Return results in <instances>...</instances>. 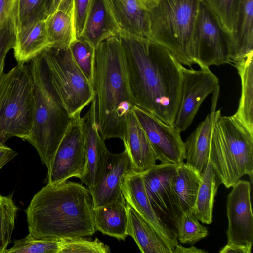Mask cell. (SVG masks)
Listing matches in <instances>:
<instances>
[{"label": "cell", "instance_id": "44", "mask_svg": "<svg viewBox=\"0 0 253 253\" xmlns=\"http://www.w3.org/2000/svg\"><path fill=\"white\" fill-rule=\"evenodd\" d=\"M159 0H141L148 9L156 4Z\"/></svg>", "mask_w": 253, "mask_h": 253}, {"label": "cell", "instance_id": "24", "mask_svg": "<svg viewBox=\"0 0 253 253\" xmlns=\"http://www.w3.org/2000/svg\"><path fill=\"white\" fill-rule=\"evenodd\" d=\"M127 234L135 241L143 253H171L164 241L128 204Z\"/></svg>", "mask_w": 253, "mask_h": 253}, {"label": "cell", "instance_id": "8", "mask_svg": "<svg viewBox=\"0 0 253 253\" xmlns=\"http://www.w3.org/2000/svg\"><path fill=\"white\" fill-rule=\"evenodd\" d=\"M42 55L51 84L70 118L95 97L93 84L80 70L69 46H51Z\"/></svg>", "mask_w": 253, "mask_h": 253}, {"label": "cell", "instance_id": "4", "mask_svg": "<svg viewBox=\"0 0 253 253\" xmlns=\"http://www.w3.org/2000/svg\"><path fill=\"white\" fill-rule=\"evenodd\" d=\"M30 62L34 106L31 133L27 141L48 168L71 118L51 84L42 53Z\"/></svg>", "mask_w": 253, "mask_h": 253}, {"label": "cell", "instance_id": "5", "mask_svg": "<svg viewBox=\"0 0 253 253\" xmlns=\"http://www.w3.org/2000/svg\"><path fill=\"white\" fill-rule=\"evenodd\" d=\"M209 161L218 183L232 187L244 175L253 181V134L233 115L222 116L211 134Z\"/></svg>", "mask_w": 253, "mask_h": 253}, {"label": "cell", "instance_id": "21", "mask_svg": "<svg viewBox=\"0 0 253 253\" xmlns=\"http://www.w3.org/2000/svg\"><path fill=\"white\" fill-rule=\"evenodd\" d=\"M51 47L45 19L21 27L15 34L14 56L17 63L25 64Z\"/></svg>", "mask_w": 253, "mask_h": 253}, {"label": "cell", "instance_id": "11", "mask_svg": "<svg viewBox=\"0 0 253 253\" xmlns=\"http://www.w3.org/2000/svg\"><path fill=\"white\" fill-rule=\"evenodd\" d=\"M177 166L161 163L142 172L146 192L154 211L176 233L177 220L181 213L173 186Z\"/></svg>", "mask_w": 253, "mask_h": 253}, {"label": "cell", "instance_id": "27", "mask_svg": "<svg viewBox=\"0 0 253 253\" xmlns=\"http://www.w3.org/2000/svg\"><path fill=\"white\" fill-rule=\"evenodd\" d=\"M202 179V174L185 163L178 165L173 186L181 212H193Z\"/></svg>", "mask_w": 253, "mask_h": 253}, {"label": "cell", "instance_id": "16", "mask_svg": "<svg viewBox=\"0 0 253 253\" xmlns=\"http://www.w3.org/2000/svg\"><path fill=\"white\" fill-rule=\"evenodd\" d=\"M121 189L126 203L156 231L173 253L179 243L176 233L168 227L154 211L146 192L142 172L130 169L124 176Z\"/></svg>", "mask_w": 253, "mask_h": 253}, {"label": "cell", "instance_id": "13", "mask_svg": "<svg viewBox=\"0 0 253 253\" xmlns=\"http://www.w3.org/2000/svg\"><path fill=\"white\" fill-rule=\"evenodd\" d=\"M132 110L151 146L162 163L179 165L186 159L185 142L180 132L169 125L134 106Z\"/></svg>", "mask_w": 253, "mask_h": 253}, {"label": "cell", "instance_id": "35", "mask_svg": "<svg viewBox=\"0 0 253 253\" xmlns=\"http://www.w3.org/2000/svg\"><path fill=\"white\" fill-rule=\"evenodd\" d=\"M48 5L49 0H19L18 30L32 22L45 19L48 16Z\"/></svg>", "mask_w": 253, "mask_h": 253}, {"label": "cell", "instance_id": "34", "mask_svg": "<svg viewBox=\"0 0 253 253\" xmlns=\"http://www.w3.org/2000/svg\"><path fill=\"white\" fill-rule=\"evenodd\" d=\"M203 0L232 35L237 22L241 0Z\"/></svg>", "mask_w": 253, "mask_h": 253}, {"label": "cell", "instance_id": "32", "mask_svg": "<svg viewBox=\"0 0 253 253\" xmlns=\"http://www.w3.org/2000/svg\"><path fill=\"white\" fill-rule=\"evenodd\" d=\"M17 210L11 196L0 193V253H4L11 242Z\"/></svg>", "mask_w": 253, "mask_h": 253}, {"label": "cell", "instance_id": "18", "mask_svg": "<svg viewBox=\"0 0 253 253\" xmlns=\"http://www.w3.org/2000/svg\"><path fill=\"white\" fill-rule=\"evenodd\" d=\"M96 99L94 98L89 109L82 118L86 162L84 171L79 178L88 189L96 184L103 153L107 148L101 138L97 123Z\"/></svg>", "mask_w": 253, "mask_h": 253}, {"label": "cell", "instance_id": "23", "mask_svg": "<svg viewBox=\"0 0 253 253\" xmlns=\"http://www.w3.org/2000/svg\"><path fill=\"white\" fill-rule=\"evenodd\" d=\"M93 216L96 230L120 241L128 236L126 203L115 201L94 208Z\"/></svg>", "mask_w": 253, "mask_h": 253}, {"label": "cell", "instance_id": "7", "mask_svg": "<svg viewBox=\"0 0 253 253\" xmlns=\"http://www.w3.org/2000/svg\"><path fill=\"white\" fill-rule=\"evenodd\" d=\"M34 106V86L28 66L17 63L0 81V144L13 137L28 141Z\"/></svg>", "mask_w": 253, "mask_h": 253}, {"label": "cell", "instance_id": "12", "mask_svg": "<svg viewBox=\"0 0 253 253\" xmlns=\"http://www.w3.org/2000/svg\"><path fill=\"white\" fill-rule=\"evenodd\" d=\"M182 84L180 104L173 126L180 132L190 126L206 97L219 86V80L209 68L199 70L182 67Z\"/></svg>", "mask_w": 253, "mask_h": 253}, {"label": "cell", "instance_id": "15", "mask_svg": "<svg viewBox=\"0 0 253 253\" xmlns=\"http://www.w3.org/2000/svg\"><path fill=\"white\" fill-rule=\"evenodd\" d=\"M131 169L126 149L120 153H111L107 148L105 150L96 184L88 189L94 208L115 201L126 203L121 187L125 174Z\"/></svg>", "mask_w": 253, "mask_h": 253}, {"label": "cell", "instance_id": "10", "mask_svg": "<svg viewBox=\"0 0 253 253\" xmlns=\"http://www.w3.org/2000/svg\"><path fill=\"white\" fill-rule=\"evenodd\" d=\"M81 114L71 118L69 126L51 162L47 184H58L82 176L86 162Z\"/></svg>", "mask_w": 253, "mask_h": 253}, {"label": "cell", "instance_id": "36", "mask_svg": "<svg viewBox=\"0 0 253 253\" xmlns=\"http://www.w3.org/2000/svg\"><path fill=\"white\" fill-rule=\"evenodd\" d=\"M59 253H109L110 249L98 238L90 240L84 237L61 239Z\"/></svg>", "mask_w": 253, "mask_h": 253}, {"label": "cell", "instance_id": "22", "mask_svg": "<svg viewBox=\"0 0 253 253\" xmlns=\"http://www.w3.org/2000/svg\"><path fill=\"white\" fill-rule=\"evenodd\" d=\"M119 32L107 0H91L81 36L95 48L104 40Z\"/></svg>", "mask_w": 253, "mask_h": 253}, {"label": "cell", "instance_id": "2", "mask_svg": "<svg viewBox=\"0 0 253 253\" xmlns=\"http://www.w3.org/2000/svg\"><path fill=\"white\" fill-rule=\"evenodd\" d=\"M93 204L88 189L71 181L47 184L25 211L29 234L36 239H66L93 235Z\"/></svg>", "mask_w": 253, "mask_h": 253}, {"label": "cell", "instance_id": "31", "mask_svg": "<svg viewBox=\"0 0 253 253\" xmlns=\"http://www.w3.org/2000/svg\"><path fill=\"white\" fill-rule=\"evenodd\" d=\"M69 47L76 64L93 84L95 47L82 36L75 39Z\"/></svg>", "mask_w": 253, "mask_h": 253}, {"label": "cell", "instance_id": "20", "mask_svg": "<svg viewBox=\"0 0 253 253\" xmlns=\"http://www.w3.org/2000/svg\"><path fill=\"white\" fill-rule=\"evenodd\" d=\"M123 143L133 169L144 172L156 164L157 157L132 109L128 115Z\"/></svg>", "mask_w": 253, "mask_h": 253}, {"label": "cell", "instance_id": "39", "mask_svg": "<svg viewBox=\"0 0 253 253\" xmlns=\"http://www.w3.org/2000/svg\"><path fill=\"white\" fill-rule=\"evenodd\" d=\"M91 0H73V17L76 38L83 33Z\"/></svg>", "mask_w": 253, "mask_h": 253}, {"label": "cell", "instance_id": "40", "mask_svg": "<svg viewBox=\"0 0 253 253\" xmlns=\"http://www.w3.org/2000/svg\"><path fill=\"white\" fill-rule=\"evenodd\" d=\"M73 0H50L48 15L56 10H61L73 15Z\"/></svg>", "mask_w": 253, "mask_h": 253}, {"label": "cell", "instance_id": "3", "mask_svg": "<svg viewBox=\"0 0 253 253\" xmlns=\"http://www.w3.org/2000/svg\"><path fill=\"white\" fill-rule=\"evenodd\" d=\"M93 86L101 138L104 141L119 138L123 142L128 114L135 105L118 34L108 37L95 48Z\"/></svg>", "mask_w": 253, "mask_h": 253}, {"label": "cell", "instance_id": "26", "mask_svg": "<svg viewBox=\"0 0 253 253\" xmlns=\"http://www.w3.org/2000/svg\"><path fill=\"white\" fill-rule=\"evenodd\" d=\"M253 0H241L238 18L232 35V62L253 53Z\"/></svg>", "mask_w": 253, "mask_h": 253}, {"label": "cell", "instance_id": "28", "mask_svg": "<svg viewBox=\"0 0 253 253\" xmlns=\"http://www.w3.org/2000/svg\"><path fill=\"white\" fill-rule=\"evenodd\" d=\"M202 177L193 213L202 223L210 224L212 221L214 197L220 184L209 161Z\"/></svg>", "mask_w": 253, "mask_h": 253}, {"label": "cell", "instance_id": "45", "mask_svg": "<svg viewBox=\"0 0 253 253\" xmlns=\"http://www.w3.org/2000/svg\"><path fill=\"white\" fill-rule=\"evenodd\" d=\"M49 1H50V0H49Z\"/></svg>", "mask_w": 253, "mask_h": 253}, {"label": "cell", "instance_id": "17", "mask_svg": "<svg viewBox=\"0 0 253 253\" xmlns=\"http://www.w3.org/2000/svg\"><path fill=\"white\" fill-rule=\"evenodd\" d=\"M219 92V88L213 93L210 112L185 142V163L201 174L209 162L212 132L221 116V110H216Z\"/></svg>", "mask_w": 253, "mask_h": 253}, {"label": "cell", "instance_id": "19", "mask_svg": "<svg viewBox=\"0 0 253 253\" xmlns=\"http://www.w3.org/2000/svg\"><path fill=\"white\" fill-rule=\"evenodd\" d=\"M120 32L150 39L148 9L141 0H107Z\"/></svg>", "mask_w": 253, "mask_h": 253}, {"label": "cell", "instance_id": "41", "mask_svg": "<svg viewBox=\"0 0 253 253\" xmlns=\"http://www.w3.org/2000/svg\"><path fill=\"white\" fill-rule=\"evenodd\" d=\"M17 155V153L4 144H0V169Z\"/></svg>", "mask_w": 253, "mask_h": 253}, {"label": "cell", "instance_id": "14", "mask_svg": "<svg viewBox=\"0 0 253 253\" xmlns=\"http://www.w3.org/2000/svg\"><path fill=\"white\" fill-rule=\"evenodd\" d=\"M227 196V244L251 249L253 242V215L250 182L239 180Z\"/></svg>", "mask_w": 253, "mask_h": 253}, {"label": "cell", "instance_id": "38", "mask_svg": "<svg viewBox=\"0 0 253 253\" xmlns=\"http://www.w3.org/2000/svg\"><path fill=\"white\" fill-rule=\"evenodd\" d=\"M16 33V29L11 26L0 30V81L4 74L6 56L8 52L13 48Z\"/></svg>", "mask_w": 253, "mask_h": 253}, {"label": "cell", "instance_id": "43", "mask_svg": "<svg viewBox=\"0 0 253 253\" xmlns=\"http://www.w3.org/2000/svg\"><path fill=\"white\" fill-rule=\"evenodd\" d=\"M207 252L203 249L198 248L195 246L185 247L179 243L176 245L173 253H205Z\"/></svg>", "mask_w": 253, "mask_h": 253}, {"label": "cell", "instance_id": "33", "mask_svg": "<svg viewBox=\"0 0 253 253\" xmlns=\"http://www.w3.org/2000/svg\"><path fill=\"white\" fill-rule=\"evenodd\" d=\"M61 247V239H36L28 235L15 240L4 253H59Z\"/></svg>", "mask_w": 253, "mask_h": 253}, {"label": "cell", "instance_id": "37", "mask_svg": "<svg viewBox=\"0 0 253 253\" xmlns=\"http://www.w3.org/2000/svg\"><path fill=\"white\" fill-rule=\"evenodd\" d=\"M19 0H0V30L11 26L16 33L18 30V5Z\"/></svg>", "mask_w": 253, "mask_h": 253}, {"label": "cell", "instance_id": "9", "mask_svg": "<svg viewBox=\"0 0 253 253\" xmlns=\"http://www.w3.org/2000/svg\"><path fill=\"white\" fill-rule=\"evenodd\" d=\"M193 46L195 63L200 68L232 62V35L203 0L195 22Z\"/></svg>", "mask_w": 253, "mask_h": 253}, {"label": "cell", "instance_id": "30", "mask_svg": "<svg viewBox=\"0 0 253 253\" xmlns=\"http://www.w3.org/2000/svg\"><path fill=\"white\" fill-rule=\"evenodd\" d=\"M208 234L207 228L200 223L192 212H181L176 222V235L179 243L194 245Z\"/></svg>", "mask_w": 253, "mask_h": 253}, {"label": "cell", "instance_id": "29", "mask_svg": "<svg viewBox=\"0 0 253 253\" xmlns=\"http://www.w3.org/2000/svg\"><path fill=\"white\" fill-rule=\"evenodd\" d=\"M48 41L51 46H69L76 39L73 15L56 10L45 19Z\"/></svg>", "mask_w": 253, "mask_h": 253}, {"label": "cell", "instance_id": "1", "mask_svg": "<svg viewBox=\"0 0 253 253\" xmlns=\"http://www.w3.org/2000/svg\"><path fill=\"white\" fill-rule=\"evenodd\" d=\"M118 35L135 105L173 126L181 99L183 65L150 39L121 32Z\"/></svg>", "mask_w": 253, "mask_h": 253}, {"label": "cell", "instance_id": "42", "mask_svg": "<svg viewBox=\"0 0 253 253\" xmlns=\"http://www.w3.org/2000/svg\"><path fill=\"white\" fill-rule=\"evenodd\" d=\"M251 249L247 248L226 244L219 252L220 253H251Z\"/></svg>", "mask_w": 253, "mask_h": 253}, {"label": "cell", "instance_id": "6", "mask_svg": "<svg viewBox=\"0 0 253 253\" xmlns=\"http://www.w3.org/2000/svg\"><path fill=\"white\" fill-rule=\"evenodd\" d=\"M202 0H159L148 9L150 39L182 65L195 64L193 35Z\"/></svg>", "mask_w": 253, "mask_h": 253}, {"label": "cell", "instance_id": "25", "mask_svg": "<svg viewBox=\"0 0 253 253\" xmlns=\"http://www.w3.org/2000/svg\"><path fill=\"white\" fill-rule=\"evenodd\" d=\"M253 53L234 62L241 82V94L234 116L253 134Z\"/></svg>", "mask_w": 253, "mask_h": 253}]
</instances>
